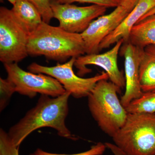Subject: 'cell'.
Returning <instances> with one entry per match:
<instances>
[{
  "label": "cell",
  "mask_w": 155,
  "mask_h": 155,
  "mask_svg": "<svg viewBox=\"0 0 155 155\" xmlns=\"http://www.w3.org/2000/svg\"><path fill=\"white\" fill-rule=\"evenodd\" d=\"M70 96L67 91L55 97L41 95L35 106L10 127L8 133L12 142L19 148L24 140L35 130L47 127L55 130L61 137L75 140L76 137L66 124Z\"/></svg>",
  "instance_id": "obj_1"
},
{
  "label": "cell",
  "mask_w": 155,
  "mask_h": 155,
  "mask_svg": "<svg viewBox=\"0 0 155 155\" xmlns=\"http://www.w3.org/2000/svg\"><path fill=\"white\" fill-rule=\"evenodd\" d=\"M8 1L9 2H10L13 5H14L15 3L16 2L17 0H8Z\"/></svg>",
  "instance_id": "obj_25"
},
{
  "label": "cell",
  "mask_w": 155,
  "mask_h": 155,
  "mask_svg": "<svg viewBox=\"0 0 155 155\" xmlns=\"http://www.w3.org/2000/svg\"><path fill=\"white\" fill-rule=\"evenodd\" d=\"M16 92L14 84L9 80L0 78V110L3 111L9 104L11 97Z\"/></svg>",
  "instance_id": "obj_17"
},
{
  "label": "cell",
  "mask_w": 155,
  "mask_h": 155,
  "mask_svg": "<svg viewBox=\"0 0 155 155\" xmlns=\"http://www.w3.org/2000/svg\"><path fill=\"white\" fill-rule=\"evenodd\" d=\"M155 7V0H139L135 7L120 25L103 40L99 48L100 51L110 48L120 40H123L124 43L128 42L133 26Z\"/></svg>",
  "instance_id": "obj_12"
},
{
  "label": "cell",
  "mask_w": 155,
  "mask_h": 155,
  "mask_svg": "<svg viewBox=\"0 0 155 155\" xmlns=\"http://www.w3.org/2000/svg\"><path fill=\"white\" fill-rule=\"evenodd\" d=\"M138 2L119 5L110 14H104L93 20L81 33L85 45V54H98L103 40L120 25Z\"/></svg>",
  "instance_id": "obj_8"
},
{
  "label": "cell",
  "mask_w": 155,
  "mask_h": 155,
  "mask_svg": "<svg viewBox=\"0 0 155 155\" xmlns=\"http://www.w3.org/2000/svg\"><path fill=\"white\" fill-rule=\"evenodd\" d=\"M35 6L41 14L43 21L49 24L54 18L51 0H28Z\"/></svg>",
  "instance_id": "obj_20"
},
{
  "label": "cell",
  "mask_w": 155,
  "mask_h": 155,
  "mask_svg": "<svg viewBox=\"0 0 155 155\" xmlns=\"http://www.w3.org/2000/svg\"><path fill=\"white\" fill-rule=\"evenodd\" d=\"M107 148V147L105 143L99 142L97 144L92 146L91 148L87 150L77 153L71 154L55 153L45 151L41 149H37L35 151L30 154L29 155H102Z\"/></svg>",
  "instance_id": "obj_19"
},
{
  "label": "cell",
  "mask_w": 155,
  "mask_h": 155,
  "mask_svg": "<svg viewBox=\"0 0 155 155\" xmlns=\"http://www.w3.org/2000/svg\"><path fill=\"white\" fill-rule=\"evenodd\" d=\"M140 82L143 92H155V45L143 49L140 67Z\"/></svg>",
  "instance_id": "obj_15"
},
{
  "label": "cell",
  "mask_w": 155,
  "mask_h": 155,
  "mask_svg": "<svg viewBox=\"0 0 155 155\" xmlns=\"http://www.w3.org/2000/svg\"><path fill=\"white\" fill-rule=\"evenodd\" d=\"M121 49L125 59V91L121 102L125 108L131 101L141 96L143 93L140 82V67L143 49L129 42L123 43Z\"/></svg>",
  "instance_id": "obj_11"
},
{
  "label": "cell",
  "mask_w": 155,
  "mask_h": 155,
  "mask_svg": "<svg viewBox=\"0 0 155 155\" xmlns=\"http://www.w3.org/2000/svg\"><path fill=\"white\" fill-rule=\"evenodd\" d=\"M29 34L12 10L0 8V61L4 64L18 63L28 55Z\"/></svg>",
  "instance_id": "obj_5"
},
{
  "label": "cell",
  "mask_w": 155,
  "mask_h": 155,
  "mask_svg": "<svg viewBox=\"0 0 155 155\" xmlns=\"http://www.w3.org/2000/svg\"><path fill=\"white\" fill-rule=\"evenodd\" d=\"M125 110L128 114H155V92L143 93L141 96L131 101Z\"/></svg>",
  "instance_id": "obj_16"
},
{
  "label": "cell",
  "mask_w": 155,
  "mask_h": 155,
  "mask_svg": "<svg viewBox=\"0 0 155 155\" xmlns=\"http://www.w3.org/2000/svg\"><path fill=\"white\" fill-rule=\"evenodd\" d=\"M124 41L121 39L114 45V47L103 54H85L76 58L74 66L78 71V75L83 76L90 73L91 70L87 65H94L102 68L107 73L109 79L119 88L125 87V77L119 70L118 66V57Z\"/></svg>",
  "instance_id": "obj_10"
},
{
  "label": "cell",
  "mask_w": 155,
  "mask_h": 155,
  "mask_svg": "<svg viewBox=\"0 0 155 155\" xmlns=\"http://www.w3.org/2000/svg\"><path fill=\"white\" fill-rule=\"evenodd\" d=\"M19 147L11 141L8 132L0 129V155H19Z\"/></svg>",
  "instance_id": "obj_18"
},
{
  "label": "cell",
  "mask_w": 155,
  "mask_h": 155,
  "mask_svg": "<svg viewBox=\"0 0 155 155\" xmlns=\"http://www.w3.org/2000/svg\"><path fill=\"white\" fill-rule=\"evenodd\" d=\"M112 138L127 155H155V114H127L125 124Z\"/></svg>",
  "instance_id": "obj_4"
},
{
  "label": "cell",
  "mask_w": 155,
  "mask_h": 155,
  "mask_svg": "<svg viewBox=\"0 0 155 155\" xmlns=\"http://www.w3.org/2000/svg\"><path fill=\"white\" fill-rule=\"evenodd\" d=\"M54 18L64 30L74 33H82L94 19L104 15L107 8L92 5L79 7L72 4L51 3Z\"/></svg>",
  "instance_id": "obj_9"
},
{
  "label": "cell",
  "mask_w": 155,
  "mask_h": 155,
  "mask_svg": "<svg viewBox=\"0 0 155 155\" xmlns=\"http://www.w3.org/2000/svg\"><path fill=\"white\" fill-rule=\"evenodd\" d=\"M74 2L89 3L92 5L104 6L107 8H116L119 5V4L115 0H51V3L59 4H72Z\"/></svg>",
  "instance_id": "obj_21"
},
{
  "label": "cell",
  "mask_w": 155,
  "mask_h": 155,
  "mask_svg": "<svg viewBox=\"0 0 155 155\" xmlns=\"http://www.w3.org/2000/svg\"><path fill=\"white\" fill-rule=\"evenodd\" d=\"M128 42L141 49L155 45V14L140 20L133 26Z\"/></svg>",
  "instance_id": "obj_13"
},
{
  "label": "cell",
  "mask_w": 155,
  "mask_h": 155,
  "mask_svg": "<svg viewBox=\"0 0 155 155\" xmlns=\"http://www.w3.org/2000/svg\"><path fill=\"white\" fill-rule=\"evenodd\" d=\"M76 58H70L64 64H57L53 67L42 66L32 63L28 67L29 72L42 73L55 78L71 96L75 98L87 97L100 81L109 79L107 73L104 72L92 77L83 78L75 74L73 71Z\"/></svg>",
  "instance_id": "obj_6"
},
{
  "label": "cell",
  "mask_w": 155,
  "mask_h": 155,
  "mask_svg": "<svg viewBox=\"0 0 155 155\" xmlns=\"http://www.w3.org/2000/svg\"><path fill=\"white\" fill-rule=\"evenodd\" d=\"M121 89L111 81H99L87 97L91 116L100 129L112 137L125 124L127 114L118 97Z\"/></svg>",
  "instance_id": "obj_3"
},
{
  "label": "cell",
  "mask_w": 155,
  "mask_h": 155,
  "mask_svg": "<svg viewBox=\"0 0 155 155\" xmlns=\"http://www.w3.org/2000/svg\"><path fill=\"white\" fill-rule=\"evenodd\" d=\"M154 14H155V7L153 8L152 9H151V10H150L149 12H148L140 20H141V19H144V18H146V17H149V16H151V15Z\"/></svg>",
  "instance_id": "obj_23"
},
{
  "label": "cell",
  "mask_w": 155,
  "mask_h": 155,
  "mask_svg": "<svg viewBox=\"0 0 155 155\" xmlns=\"http://www.w3.org/2000/svg\"><path fill=\"white\" fill-rule=\"evenodd\" d=\"M119 5L125 4V3L130 2H138L139 0H115Z\"/></svg>",
  "instance_id": "obj_24"
},
{
  "label": "cell",
  "mask_w": 155,
  "mask_h": 155,
  "mask_svg": "<svg viewBox=\"0 0 155 155\" xmlns=\"http://www.w3.org/2000/svg\"><path fill=\"white\" fill-rule=\"evenodd\" d=\"M4 64L7 78L14 84L16 92L22 95L32 98L40 94L55 97L66 92L62 84L51 76L27 72L20 68L18 63Z\"/></svg>",
  "instance_id": "obj_7"
},
{
  "label": "cell",
  "mask_w": 155,
  "mask_h": 155,
  "mask_svg": "<svg viewBox=\"0 0 155 155\" xmlns=\"http://www.w3.org/2000/svg\"><path fill=\"white\" fill-rule=\"evenodd\" d=\"M27 50L28 55L44 56L61 62L85 54L81 34L68 32L44 21L29 34Z\"/></svg>",
  "instance_id": "obj_2"
},
{
  "label": "cell",
  "mask_w": 155,
  "mask_h": 155,
  "mask_svg": "<svg viewBox=\"0 0 155 155\" xmlns=\"http://www.w3.org/2000/svg\"><path fill=\"white\" fill-rule=\"evenodd\" d=\"M105 144L107 148L110 150L114 155H127L115 144L107 142Z\"/></svg>",
  "instance_id": "obj_22"
},
{
  "label": "cell",
  "mask_w": 155,
  "mask_h": 155,
  "mask_svg": "<svg viewBox=\"0 0 155 155\" xmlns=\"http://www.w3.org/2000/svg\"><path fill=\"white\" fill-rule=\"evenodd\" d=\"M11 10L29 34L43 22L38 10L28 0H17Z\"/></svg>",
  "instance_id": "obj_14"
}]
</instances>
